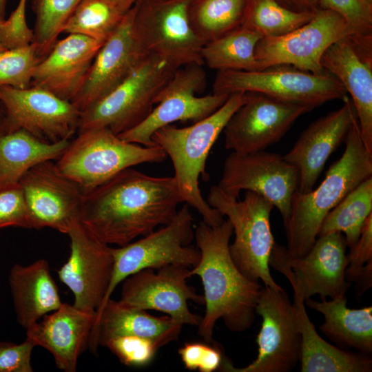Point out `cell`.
Instances as JSON below:
<instances>
[{
    "instance_id": "12",
    "label": "cell",
    "mask_w": 372,
    "mask_h": 372,
    "mask_svg": "<svg viewBox=\"0 0 372 372\" xmlns=\"http://www.w3.org/2000/svg\"><path fill=\"white\" fill-rule=\"evenodd\" d=\"M346 249L340 232L318 236L308 252L297 258L289 257L286 247L275 242L269 266L282 273L304 300L315 295L331 299L345 295L350 286L345 276Z\"/></svg>"
},
{
    "instance_id": "48",
    "label": "cell",
    "mask_w": 372,
    "mask_h": 372,
    "mask_svg": "<svg viewBox=\"0 0 372 372\" xmlns=\"http://www.w3.org/2000/svg\"><path fill=\"white\" fill-rule=\"evenodd\" d=\"M6 132V112L3 103L0 101V136Z\"/></svg>"
},
{
    "instance_id": "34",
    "label": "cell",
    "mask_w": 372,
    "mask_h": 372,
    "mask_svg": "<svg viewBox=\"0 0 372 372\" xmlns=\"http://www.w3.org/2000/svg\"><path fill=\"white\" fill-rule=\"evenodd\" d=\"M314 13L288 10L276 0H247L241 25L262 37H279L307 23Z\"/></svg>"
},
{
    "instance_id": "47",
    "label": "cell",
    "mask_w": 372,
    "mask_h": 372,
    "mask_svg": "<svg viewBox=\"0 0 372 372\" xmlns=\"http://www.w3.org/2000/svg\"><path fill=\"white\" fill-rule=\"evenodd\" d=\"M122 13L125 14L137 0H110Z\"/></svg>"
},
{
    "instance_id": "39",
    "label": "cell",
    "mask_w": 372,
    "mask_h": 372,
    "mask_svg": "<svg viewBox=\"0 0 372 372\" xmlns=\"http://www.w3.org/2000/svg\"><path fill=\"white\" fill-rule=\"evenodd\" d=\"M10 227L32 229L30 214L19 183L0 187V229Z\"/></svg>"
},
{
    "instance_id": "46",
    "label": "cell",
    "mask_w": 372,
    "mask_h": 372,
    "mask_svg": "<svg viewBox=\"0 0 372 372\" xmlns=\"http://www.w3.org/2000/svg\"><path fill=\"white\" fill-rule=\"evenodd\" d=\"M353 282L357 284L360 292L364 293L372 285V260L368 262Z\"/></svg>"
},
{
    "instance_id": "41",
    "label": "cell",
    "mask_w": 372,
    "mask_h": 372,
    "mask_svg": "<svg viewBox=\"0 0 372 372\" xmlns=\"http://www.w3.org/2000/svg\"><path fill=\"white\" fill-rule=\"evenodd\" d=\"M178 352L187 369L200 372L219 369L225 355L218 347L201 342H187Z\"/></svg>"
},
{
    "instance_id": "5",
    "label": "cell",
    "mask_w": 372,
    "mask_h": 372,
    "mask_svg": "<svg viewBox=\"0 0 372 372\" xmlns=\"http://www.w3.org/2000/svg\"><path fill=\"white\" fill-rule=\"evenodd\" d=\"M167 156L158 145L130 143L108 128L95 127L78 131L56 164L85 194L125 169L161 163Z\"/></svg>"
},
{
    "instance_id": "26",
    "label": "cell",
    "mask_w": 372,
    "mask_h": 372,
    "mask_svg": "<svg viewBox=\"0 0 372 372\" xmlns=\"http://www.w3.org/2000/svg\"><path fill=\"white\" fill-rule=\"evenodd\" d=\"M182 327L168 316L155 317L145 310L124 306L110 298L96 312L88 347L96 353L98 347L110 338L132 335L149 339L161 348L176 340Z\"/></svg>"
},
{
    "instance_id": "35",
    "label": "cell",
    "mask_w": 372,
    "mask_h": 372,
    "mask_svg": "<svg viewBox=\"0 0 372 372\" xmlns=\"http://www.w3.org/2000/svg\"><path fill=\"white\" fill-rule=\"evenodd\" d=\"M124 14L110 0H81L61 34H80L104 43Z\"/></svg>"
},
{
    "instance_id": "31",
    "label": "cell",
    "mask_w": 372,
    "mask_h": 372,
    "mask_svg": "<svg viewBox=\"0 0 372 372\" xmlns=\"http://www.w3.org/2000/svg\"><path fill=\"white\" fill-rule=\"evenodd\" d=\"M262 38L258 32L240 25L206 43L202 49L203 63L217 71L260 70L255 49Z\"/></svg>"
},
{
    "instance_id": "20",
    "label": "cell",
    "mask_w": 372,
    "mask_h": 372,
    "mask_svg": "<svg viewBox=\"0 0 372 372\" xmlns=\"http://www.w3.org/2000/svg\"><path fill=\"white\" fill-rule=\"evenodd\" d=\"M19 184L30 214L32 229L50 227L68 234L71 222L79 217L83 193L52 161L29 169Z\"/></svg>"
},
{
    "instance_id": "28",
    "label": "cell",
    "mask_w": 372,
    "mask_h": 372,
    "mask_svg": "<svg viewBox=\"0 0 372 372\" xmlns=\"http://www.w3.org/2000/svg\"><path fill=\"white\" fill-rule=\"evenodd\" d=\"M293 307L300 334L301 372H371L369 355L342 350L320 336L310 320L300 293L293 289Z\"/></svg>"
},
{
    "instance_id": "2",
    "label": "cell",
    "mask_w": 372,
    "mask_h": 372,
    "mask_svg": "<svg viewBox=\"0 0 372 372\" xmlns=\"http://www.w3.org/2000/svg\"><path fill=\"white\" fill-rule=\"evenodd\" d=\"M232 235L228 219L216 226L202 221L194 230L200 258L189 274L198 276L202 281L205 312L198 333L209 344L213 342L218 320L234 332L244 331L252 325L262 287L259 282L247 278L233 261L229 252Z\"/></svg>"
},
{
    "instance_id": "6",
    "label": "cell",
    "mask_w": 372,
    "mask_h": 372,
    "mask_svg": "<svg viewBox=\"0 0 372 372\" xmlns=\"http://www.w3.org/2000/svg\"><path fill=\"white\" fill-rule=\"evenodd\" d=\"M207 202L226 216L232 227L234 240L229 252L238 269L249 280H261L265 286L282 289L272 278L269 258L275 240L270 225L274 207L261 195L246 191L239 200L227 195L217 185L209 189Z\"/></svg>"
},
{
    "instance_id": "15",
    "label": "cell",
    "mask_w": 372,
    "mask_h": 372,
    "mask_svg": "<svg viewBox=\"0 0 372 372\" xmlns=\"http://www.w3.org/2000/svg\"><path fill=\"white\" fill-rule=\"evenodd\" d=\"M298 180L296 167L278 154L265 150L245 154L231 152L224 162L217 186L236 198L242 190L261 195L278 209L284 224Z\"/></svg>"
},
{
    "instance_id": "18",
    "label": "cell",
    "mask_w": 372,
    "mask_h": 372,
    "mask_svg": "<svg viewBox=\"0 0 372 372\" xmlns=\"http://www.w3.org/2000/svg\"><path fill=\"white\" fill-rule=\"evenodd\" d=\"M189 271L170 265L138 271L123 281L118 302L133 309L163 312L183 326L198 327L201 318L189 311L188 302L203 304L204 297L187 284Z\"/></svg>"
},
{
    "instance_id": "38",
    "label": "cell",
    "mask_w": 372,
    "mask_h": 372,
    "mask_svg": "<svg viewBox=\"0 0 372 372\" xmlns=\"http://www.w3.org/2000/svg\"><path fill=\"white\" fill-rule=\"evenodd\" d=\"M103 347L110 349L123 364L136 367L149 364L159 349L149 339L132 335L110 338Z\"/></svg>"
},
{
    "instance_id": "3",
    "label": "cell",
    "mask_w": 372,
    "mask_h": 372,
    "mask_svg": "<svg viewBox=\"0 0 372 372\" xmlns=\"http://www.w3.org/2000/svg\"><path fill=\"white\" fill-rule=\"evenodd\" d=\"M342 156L329 168L325 178L315 189L307 193L296 190L290 211L284 223L287 253L301 257L310 249L328 213L351 190L372 176V153L362 139L358 119L350 126Z\"/></svg>"
},
{
    "instance_id": "24",
    "label": "cell",
    "mask_w": 372,
    "mask_h": 372,
    "mask_svg": "<svg viewBox=\"0 0 372 372\" xmlns=\"http://www.w3.org/2000/svg\"><path fill=\"white\" fill-rule=\"evenodd\" d=\"M103 43L80 34L58 40L37 64L31 86L72 101L81 89Z\"/></svg>"
},
{
    "instance_id": "27",
    "label": "cell",
    "mask_w": 372,
    "mask_h": 372,
    "mask_svg": "<svg viewBox=\"0 0 372 372\" xmlns=\"http://www.w3.org/2000/svg\"><path fill=\"white\" fill-rule=\"evenodd\" d=\"M8 283L17 321L25 329L63 303L45 259L28 265L14 264L9 273Z\"/></svg>"
},
{
    "instance_id": "22",
    "label": "cell",
    "mask_w": 372,
    "mask_h": 372,
    "mask_svg": "<svg viewBox=\"0 0 372 372\" xmlns=\"http://www.w3.org/2000/svg\"><path fill=\"white\" fill-rule=\"evenodd\" d=\"M147 55L134 35L131 8L98 51L81 89L71 102L81 113L86 110L124 80Z\"/></svg>"
},
{
    "instance_id": "8",
    "label": "cell",
    "mask_w": 372,
    "mask_h": 372,
    "mask_svg": "<svg viewBox=\"0 0 372 372\" xmlns=\"http://www.w3.org/2000/svg\"><path fill=\"white\" fill-rule=\"evenodd\" d=\"M193 0H137L133 30L143 51L165 60L174 69L203 65L205 43L193 30L189 9Z\"/></svg>"
},
{
    "instance_id": "50",
    "label": "cell",
    "mask_w": 372,
    "mask_h": 372,
    "mask_svg": "<svg viewBox=\"0 0 372 372\" xmlns=\"http://www.w3.org/2000/svg\"><path fill=\"white\" fill-rule=\"evenodd\" d=\"M369 9L372 10V0H360Z\"/></svg>"
},
{
    "instance_id": "10",
    "label": "cell",
    "mask_w": 372,
    "mask_h": 372,
    "mask_svg": "<svg viewBox=\"0 0 372 372\" xmlns=\"http://www.w3.org/2000/svg\"><path fill=\"white\" fill-rule=\"evenodd\" d=\"M194 217L184 205L167 224L124 246L112 248V273L101 310L117 285L130 276L145 269H159L170 265L192 268L200 253L190 243L194 238Z\"/></svg>"
},
{
    "instance_id": "32",
    "label": "cell",
    "mask_w": 372,
    "mask_h": 372,
    "mask_svg": "<svg viewBox=\"0 0 372 372\" xmlns=\"http://www.w3.org/2000/svg\"><path fill=\"white\" fill-rule=\"evenodd\" d=\"M372 214V176L351 190L324 218L318 236L343 233L351 249L358 240L363 225Z\"/></svg>"
},
{
    "instance_id": "40",
    "label": "cell",
    "mask_w": 372,
    "mask_h": 372,
    "mask_svg": "<svg viewBox=\"0 0 372 372\" xmlns=\"http://www.w3.org/2000/svg\"><path fill=\"white\" fill-rule=\"evenodd\" d=\"M320 8L340 14L354 34H372V10L360 0H321Z\"/></svg>"
},
{
    "instance_id": "37",
    "label": "cell",
    "mask_w": 372,
    "mask_h": 372,
    "mask_svg": "<svg viewBox=\"0 0 372 372\" xmlns=\"http://www.w3.org/2000/svg\"><path fill=\"white\" fill-rule=\"evenodd\" d=\"M41 59L32 43L0 51V86L26 89Z\"/></svg>"
},
{
    "instance_id": "25",
    "label": "cell",
    "mask_w": 372,
    "mask_h": 372,
    "mask_svg": "<svg viewBox=\"0 0 372 372\" xmlns=\"http://www.w3.org/2000/svg\"><path fill=\"white\" fill-rule=\"evenodd\" d=\"M96 314L63 302L26 329V338L48 351L59 369L75 372L80 355L88 347Z\"/></svg>"
},
{
    "instance_id": "45",
    "label": "cell",
    "mask_w": 372,
    "mask_h": 372,
    "mask_svg": "<svg viewBox=\"0 0 372 372\" xmlns=\"http://www.w3.org/2000/svg\"><path fill=\"white\" fill-rule=\"evenodd\" d=\"M285 8L297 12L314 13L320 8L321 0H276Z\"/></svg>"
},
{
    "instance_id": "51",
    "label": "cell",
    "mask_w": 372,
    "mask_h": 372,
    "mask_svg": "<svg viewBox=\"0 0 372 372\" xmlns=\"http://www.w3.org/2000/svg\"><path fill=\"white\" fill-rule=\"evenodd\" d=\"M3 21V20L0 21V26H1V23H2ZM4 50H6V49H5V48H3V45H2V43H1V39H0V51Z\"/></svg>"
},
{
    "instance_id": "43",
    "label": "cell",
    "mask_w": 372,
    "mask_h": 372,
    "mask_svg": "<svg viewBox=\"0 0 372 372\" xmlns=\"http://www.w3.org/2000/svg\"><path fill=\"white\" fill-rule=\"evenodd\" d=\"M35 347L28 338L19 344L0 341V372H32L31 355Z\"/></svg>"
},
{
    "instance_id": "7",
    "label": "cell",
    "mask_w": 372,
    "mask_h": 372,
    "mask_svg": "<svg viewBox=\"0 0 372 372\" xmlns=\"http://www.w3.org/2000/svg\"><path fill=\"white\" fill-rule=\"evenodd\" d=\"M176 69L147 54L112 90L81 113L78 131L103 127L119 135L141 123Z\"/></svg>"
},
{
    "instance_id": "36",
    "label": "cell",
    "mask_w": 372,
    "mask_h": 372,
    "mask_svg": "<svg viewBox=\"0 0 372 372\" xmlns=\"http://www.w3.org/2000/svg\"><path fill=\"white\" fill-rule=\"evenodd\" d=\"M81 0H33L35 14L32 43L39 59L52 50L61 29Z\"/></svg>"
},
{
    "instance_id": "29",
    "label": "cell",
    "mask_w": 372,
    "mask_h": 372,
    "mask_svg": "<svg viewBox=\"0 0 372 372\" xmlns=\"http://www.w3.org/2000/svg\"><path fill=\"white\" fill-rule=\"evenodd\" d=\"M305 304L324 316L320 331L338 344L355 349L364 354L372 353V307L351 309L345 295L330 300L308 298Z\"/></svg>"
},
{
    "instance_id": "30",
    "label": "cell",
    "mask_w": 372,
    "mask_h": 372,
    "mask_svg": "<svg viewBox=\"0 0 372 372\" xmlns=\"http://www.w3.org/2000/svg\"><path fill=\"white\" fill-rule=\"evenodd\" d=\"M70 143H46L21 130L1 135L0 187L19 183L29 169L41 162L58 160Z\"/></svg>"
},
{
    "instance_id": "13",
    "label": "cell",
    "mask_w": 372,
    "mask_h": 372,
    "mask_svg": "<svg viewBox=\"0 0 372 372\" xmlns=\"http://www.w3.org/2000/svg\"><path fill=\"white\" fill-rule=\"evenodd\" d=\"M256 312L261 316L258 351L249 365L236 368L224 355L218 369L226 372H289L300 361L301 338L293 303L283 289L262 287Z\"/></svg>"
},
{
    "instance_id": "17",
    "label": "cell",
    "mask_w": 372,
    "mask_h": 372,
    "mask_svg": "<svg viewBox=\"0 0 372 372\" xmlns=\"http://www.w3.org/2000/svg\"><path fill=\"white\" fill-rule=\"evenodd\" d=\"M312 110L309 105L249 92L223 129L225 147L241 154L265 150L280 141L300 116Z\"/></svg>"
},
{
    "instance_id": "23",
    "label": "cell",
    "mask_w": 372,
    "mask_h": 372,
    "mask_svg": "<svg viewBox=\"0 0 372 372\" xmlns=\"http://www.w3.org/2000/svg\"><path fill=\"white\" fill-rule=\"evenodd\" d=\"M343 105L313 123L299 136L291 150L283 156L298 172L297 190L301 193L311 191L324 166L342 142L357 119L356 113L347 96Z\"/></svg>"
},
{
    "instance_id": "42",
    "label": "cell",
    "mask_w": 372,
    "mask_h": 372,
    "mask_svg": "<svg viewBox=\"0 0 372 372\" xmlns=\"http://www.w3.org/2000/svg\"><path fill=\"white\" fill-rule=\"evenodd\" d=\"M27 0H19L15 10L0 26V39L5 49H12L28 45L33 37V31L26 21Z\"/></svg>"
},
{
    "instance_id": "1",
    "label": "cell",
    "mask_w": 372,
    "mask_h": 372,
    "mask_svg": "<svg viewBox=\"0 0 372 372\" xmlns=\"http://www.w3.org/2000/svg\"><path fill=\"white\" fill-rule=\"evenodd\" d=\"M181 203L174 176L130 167L83 194L78 218L102 242L121 247L167 224Z\"/></svg>"
},
{
    "instance_id": "11",
    "label": "cell",
    "mask_w": 372,
    "mask_h": 372,
    "mask_svg": "<svg viewBox=\"0 0 372 372\" xmlns=\"http://www.w3.org/2000/svg\"><path fill=\"white\" fill-rule=\"evenodd\" d=\"M203 65L191 63L176 69L155 99L156 106L138 125L118 136L123 140L150 147L154 133L177 121L202 120L221 107L230 94H214L198 96L206 87Z\"/></svg>"
},
{
    "instance_id": "44",
    "label": "cell",
    "mask_w": 372,
    "mask_h": 372,
    "mask_svg": "<svg viewBox=\"0 0 372 372\" xmlns=\"http://www.w3.org/2000/svg\"><path fill=\"white\" fill-rule=\"evenodd\" d=\"M347 258L346 279L353 282L364 266L372 260V214L365 220L358 240L349 249Z\"/></svg>"
},
{
    "instance_id": "49",
    "label": "cell",
    "mask_w": 372,
    "mask_h": 372,
    "mask_svg": "<svg viewBox=\"0 0 372 372\" xmlns=\"http://www.w3.org/2000/svg\"><path fill=\"white\" fill-rule=\"evenodd\" d=\"M8 0H0V21L5 19Z\"/></svg>"
},
{
    "instance_id": "16",
    "label": "cell",
    "mask_w": 372,
    "mask_h": 372,
    "mask_svg": "<svg viewBox=\"0 0 372 372\" xmlns=\"http://www.w3.org/2000/svg\"><path fill=\"white\" fill-rule=\"evenodd\" d=\"M0 101L6 112L7 132L21 130L54 143L69 140L78 131L81 112L72 102L43 89L0 86Z\"/></svg>"
},
{
    "instance_id": "21",
    "label": "cell",
    "mask_w": 372,
    "mask_h": 372,
    "mask_svg": "<svg viewBox=\"0 0 372 372\" xmlns=\"http://www.w3.org/2000/svg\"><path fill=\"white\" fill-rule=\"evenodd\" d=\"M352 98L360 135L372 153V34H352L331 45L321 59Z\"/></svg>"
},
{
    "instance_id": "14",
    "label": "cell",
    "mask_w": 372,
    "mask_h": 372,
    "mask_svg": "<svg viewBox=\"0 0 372 372\" xmlns=\"http://www.w3.org/2000/svg\"><path fill=\"white\" fill-rule=\"evenodd\" d=\"M354 34L335 12L320 8L310 21L279 37H262L255 56L260 70L287 65L314 74H323L321 59L335 41Z\"/></svg>"
},
{
    "instance_id": "4",
    "label": "cell",
    "mask_w": 372,
    "mask_h": 372,
    "mask_svg": "<svg viewBox=\"0 0 372 372\" xmlns=\"http://www.w3.org/2000/svg\"><path fill=\"white\" fill-rule=\"evenodd\" d=\"M249 92H235L207 117L192 125L178 127L172 124L156 130L152 137L172 160L174 178L183 202L194 208L203 221L211 226L220 225L224 216L203 198L199 187L200 176L208 179L205 172L209 153L227 121L248 99Z\"/></svg>"
},
{
    "instance_id": "9",
    "label": "cell",
    "mask_w": 372,
    "mask_h": 372,
    "mask_svg": "<svg viewBox=\"0 0 372 372\" xmlns=\"http://www.w3.org/2000/svg\"><path fill=\"white\" fill-rule=\"evenodd\" d=\"M212 89L214 94L260 93L313 109L348 96L342 83L329 72L314 74L287 65L255 71H217Z\"/></svg>"
},
{
    "instance_id": "33",
    "label": "cell",
    "mask_w": 372,
    "mask_h": 372,
    "mask_svg": "<svg viewBox=\"0 0 372 372\" xmlns=\"http://www.w3.org/2000/svg\"><path fill=\"white\" fill-rule=\"evenodd\" d=\"M247 0H193L190 24L205 44L241 25Z\"/></svg>"
},
{
    "instance_id": "19",
    "label": "cell",
    "mask_w": 372,
    "mask_h": 372,
    "mask_svg": "<svg viewBox=\"0 0 372 372\" xmlns=\"http://www.w3.org/2000/svg\"><path fill=\"white\" fill-rule=\"evenodd\" d=\"M67 234L70 238V254L57 274L73 293L75 307L96 313L112 273V247L95 238L78 218L71 222Z\"/></svg>"
}]
</instances>
